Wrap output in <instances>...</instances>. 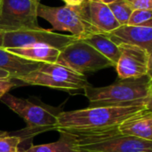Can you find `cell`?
I'll return each instance as SVG.
<instances>
[{"mask_svg": "<svg viewBox=\"0 0 152 152\" xmlns=\"http://www.w3.org/2000/svg\"><path fill=\"white\" fill-rule=\"evenodd\" d=\"M40 0H0V28L37 27Z\"/></svg>", "mask_w": 152, "mask_h": 152, "instance_id": "obj_9", "label": "cell"}, {"mask_svg": "<svg viewBox=\"0 0 152 152\" xmlns=\"http://www.w3.org/2000/svg\"><path fill=\"white\" fill-rule=\"evenodd\" d=\"M19 152H20V151H19Z\"/></svg>", "mask_w": 152, "mask_h": 152, "instance_id": "obj_28", "label": "cell"}, {"mask_svg": "<svg viewBox=\"0 0 152 152\" xmlns=\"http://www.w3.org/2000/svg\"><path fill=\"white\" fill-rule=\"evenodd\" d=\"M77 38L71 35L55 33L51 29L37 27L19 28L5 30L3 47L13 48L31 44H45L61 50Z\"/></svg>", "mask_w": 152, "mask_h": 152, "instance_id": "obj_8", "label": "cell"}, {"mask_svg": "<svg viewBox=\"0 0 152 152\" xmlns=\"http://www.w3.org/2000/svg\"><path fill=\"white\" fill-rule=\"evenodd\" d=\"M114 44L136 45L152 53V27L122 25L105 34Z\"/></svg>", "mask_w": 152, "mask_h": 152, "instance_id": "obj_12", "label": "cell"}, {"mask_svg": "<svg viewBox=\"0 0 152 152\" xmlns=\"http://www.w3.org/2000/svg\"><path fill=\"white\" fill-rule=\"evenodd\" d=\"M151 110L144 106L88 107L82 110L61 111L55 131L100 132L117 127L122 121L137 113Z\"/></svg>", "mask_w": 152, "mask_h": 152, "instance_id": "obj_1", "label": "cell"}, {"mask_svg": "<svg viewBox=\"0 0 152 152\" xmlns=\"http://www.w3.org/2000/svg\"><path fill=\"white\" fill-rule=\"evenodd\" d=\"M61 134L60 139L54 142L32 145L21 152H78L76 149V140L72 134L66 131H58Z\"/></svg>", "mask_w": 152, "mask_h": 152, "instance_id": "obj_17", "label": "cell"}, {"mask_svg": "<svg viewBox=\"0 0 152 152\" xmlns=\"http://www.w3.org/2000/svg\"><path fill=\"white\" fill-rule=\"evenodd\" d=\"M61 1L65 3V5H69V6H79L85 2V0H61Z\"/></svg>", "mask_w": 152, "mask_h": 152, "instance_id": "obj_23", "label": "cell"}, {"mask_svg": "<svg viewBox=\"0 0 152 152\" xmlns=\"http://www.w3.org/2000/svg\"><path fill=\"white\" fill-rule=\"evenodd\" d=\"M37 16L47 20L53 29L68 31L77 39H83L91 33L79 6H48L38 4Z\"/></svg>", "mask_w": 152, "mask_h": 152, "instance_id": "obj_7", "label": "cell"}, {"mask_svg": "<svg viewBox=\"0 0 152 152\" xmlns=\"http://www.w3.org/2000/svg\"><path fill=\"white\" fill-rule=\"evenodd\" d=\"M94 1H98V2H101V3H102V4H111V3H113V2H115V1H117V0H94Z\"/></svg>", "mask_w": 152, "mask_h": 152, "instance_id": "obj_25", "label": "cell"}, {"mask_svg": "<svg viewBox=\"0 0 152 152\" xmlns=\"http://www.w3.org/2000/svg\"><path fill=\"white\" fill-rule=\"evenodd\" d=\"M20 86H26V85L19 81L18 79L11 77H0V99L6 94H8V92L13 87Z\"/></svg>", "mask_w": 152, "mask_h": 152, "instance_id": "obj_21", "label": "cell"}, {"mask_svg": "<svg viewBox=\"0 0 152 152\" xmlns=\"http://www.w3.org/2000/svg\"><path fill=\"white\" fill-rule=\"evenodd\" d=\"M22 141L23 138L20 135L0 132V152H19Z\"/></svg>", "mask_w": 152, "mask_h": 152, "instance_id": "obj_19", "label": "cell"}, {"mask_svg": "<svg viewBox=\"0 0 152 152\" xmlns=\"http://www.w3.org/2000/svg\"><path fill=\"white\" fill-rule=\"evenodd\" d=\"M42 62H37L14 55L5 48L0 47V69L9 73L11 77L16 78L37 69Z\"/></svg>", "mask_w": 152, "mask_h": 152, "instance_id": "obj_15", "label": "cell"}, {"mask_svg": "<svg viewBox=\"0 0 152 152\" xmlns=\"http://www.w3.org/2000/svg\"><path fill=\"white\" fill-rule=\"evenodd\" d=\"M84 93L90 102L89 107L144 106L151 109L152 77L119 78L107 86H90L84 89Z\"/></svg>", "mask_w": 152, "mask_h": 152, "instance_id": "obj_2", "label": "cell"}, {"mask_svg": "<svg viewBox=\"0 0 152 152\" xmlns=\"http://www.w3.org/2000/svg\"><path fill=\"white\" fill-rule=\"evenodd\" d=\"M0 101L25 120L27 128L23 132V139L42 132L55 130L61 108L52 107L40 101L33 102L32 98H18L10 94L4 95Z\"/></svg>", "mask_w": 152, "mask_h": 152, "instance_id": "obj_4", "label": "cell"}, {"mask_svg": "<svg viewBox=\"0 0 152 152\" xmlns=\"http://www.w3.org/2000/svg\"><path fill=\"white\" fill-rule=\"evenodd\" d=\"M5 49L20 58L42 63H55L60 54L59 49L45 44H31Z\"/></svg>", "mask_w": 152, "mask_h": 152, "instance_id": "obj_14", "label": "cell"}, {"mask_svg": "<svg viewBox=\"0 0 152 152\" xmlns=\"http://www.w3.org/2000/svg\"><path fill=\"white\" fill-rule=\"evenodd\" d=\"M4 31L0 28V47H3V40H4Z\"/></svg>", "mask_w": 152, "mask_h": 152, "instance_id": "obj_26", "label": "cell"}, {"mask_svg": "<svg viewBox=\"0 0 152 152\" xmlns=\"http://www.w3.org/2000/svg\"><path fill=\"white\" fill-rule=\"evenodd\" d=\"M78 152H92V151H79Z\"/></svg>", "mask_w": 152, "mask_h": 152, "instance_id": "obj_27", "label": "cell"}, {"mask_svg": "<svg viewBox=\"0 0 152 152\" xmlns=\"http://www.w3.org/2000/svg\"><path fill=\"white\" fill-rule=\"evenodd\" d=\"M127 25L152 27V10H134Z\"/></svg>", "mask_w": 152, "mask_h": 152, "instance_id": "obj_20", "label": "cell"}, {"mask_svg": "<svg viewBox=\"0 0 152 152\" xmlns=\"http://www.w3.org/2000/svg\"><path fill=\"white\" fill-rule=\"evenodd\" d=\"M82 40L93 46L100 53L110 60L114 64V66H116L120 57V50L118 45L114 44L105 34L90 33Z\"/></svg>", "mask_w": 152, "mask_h": 152, "instance_id": "obj_16", "label": "cell"}, {"mask_svg": "<svg viewBox=\"0 0 152 152\" xmlns=\"http://www.w3.org/2000/svg\"><path fill=\"white\" fill-rule=\"evenodd\" d=\"M133 10H152V0H126Z\"/></svg>", "mask_w": 152, "mask_h": 152, "instance_id": "obj_22", "label": "cell"}, {"mask_svg": "<svg viewBox=\"0 0 152 152\" xmlns=\"http://www.w3.org/2000/svg\"><path fill=\"white\" fill-rule=\"evenodd\" d=\"M118 130L123 135L152 141L151 110H146L125 119L118 126Z\"/></svg>", "mask_w": 152, "mask_h": 152, "instance_id": "obj_13", "label": "cell"}, {"mask_svg": "<svg viewBox=\"0 0 152 152\" xmlns=\"http://www.w3.org/2000/svg\"><path fill=\"white\" fill-rule=\"evenodd\" d=\"M10 75L8 72L3 70V69H0V77H9Z\"/></svg>", "mask_w": 152, "mask_h": 152, "instance_id": "obj_24", "label": "cell"}, {"mask_svg": "<svg viewBox=\"0 0 152 152\" xmlns=\"http://www.w3.org/2000/svg\"><path fill=\"white\" fill-rule=\"evenodd\" d=\"M111 12L113 13L115 19L118 22L122 25H126L128 20L133 12V9L131 6L126 2V0H117L110 4H108Z\"/></svg>", "mask_w": 152, "mask_h": 152, "instance_id": "obj_18", "label": "cell"}, {"mask_svg": "<svg viewBox=\"0 0 152 152\" xmlns=\"http://www.w3.org/2000/svg\"><path fill=\"white\" fill-rule=\"evenodd\" d=\"M118 47L120 57L115 67L120 79L151 75L152 53L136 45H120Z\"/></svg>", "mask_w": 152, "mask_h": 152, "instance_id": "obj_10", "label": "cell"}, {"mask_svg": "<svg viewBox=\"0 0 152 152\" xmlns=\"http://www.w3.org/2000/svg\"><path fill=\"white\" fill-rule=\"evenodd\" d=\"M55 63L82 75L115 67L110 60L82 39H76L60 50Z\"/></svg>", "mask_w": 152, "mask_h": 152, "instance_id": "obj_6", "label": "cell"}, {"mask_svg": "<svg viewBox=\"0 0 152 152\" xmlns=\"http://www.w3.org/2000/svg\"><path fill=\"white\" fill-rule=\"evenodd\" d=\"M66 132L75 138L78 151L152 152V141L123 135L118 126L100 132Z\"/></svg>", "mask_w": 152, "mask_h": 152, "instance_id": "obj_3", "label": "cell"}, {"mask_svg": "<svg viewBox=\"0 0 152 152\" xmlns=\"http://www.w3.org/2000/svg\"><path fill=\"white\" fill-rule=\"evenodd\" d=\"M80 8L91 33L107 34L120 26L110 7L105 4L94 0H85Z\"/></svg>", "mask_w": 152, "mask_h": 152, "instance_id": "obj_11", "label": "cell"}, {"mask_svg": "<svg viewBox=\"0 0 152 152\" xmlns=\"http://www.w3.org/2000/svg\"><path fill=\"white\" fill-rule=\"evenodd\" d=\"M16 79L25 85L42 86L64 91L84 90L91 86L85 75L57 63H41L37 69Z\"/></svg>", "mask_w": 152, "mask_h": 152, "instance_id": "obj_5", "label": "cell"}]
</instances>
